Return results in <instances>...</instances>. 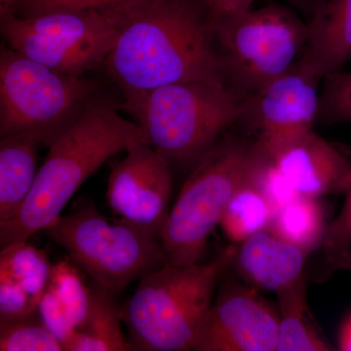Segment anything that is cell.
Instances as JSON below:
<instances>
[{"label":"cell","instance_id":"1","mask_svg":"<svg viewBox=\"0 0 351 351\" xmlns=\"http://www.w3.org/2000/svg\"><path fill=\"white\" fill-rule=\"evenodd\" d=\"M104 66L130 101L171 83L225 80L204 0H126Z\"/></svg>","mask_w":351,"mask_h":351},{"label":"cell","instance_id":"2","mask_svg":"<svg viewBox=\"0 0 351 351\" xmlns=\"http://www.w3.org/2000/svg\"><path fill=\"white\" fill-rule=\"evenodd\" d=\"M144 142L149 141L143 129L123 119L112 101L97 95L77 121L50 145L19 212L0 223L1 248L27 241L53 225L78 189L104 163Z\"/></svg>","mask_w":351,"mask_h":351},{"label":"cell","instance_id":"3","mask_svg":"<svg viewBox=\"0 0 351 351\" xmlns=\"http://www.w3.org/2000/svg\"><path fill=\"white\" fill-rule=\"evenodd\" d=\"M245 99L225 80H202L157 87L123 108L171 166L193 168L239 124Z\"/></svg>","mask_w":351,"mask_h":351},{"label":"cell","instance_id":"4","mask_svg":"<svg viewBox=\"0 0 351 351\" xmlns=\"http://www.w3.org/2000/svg\"><path fill=\"white\" fill-rule=\"evenodd\" d=\"M237 250V245H230L210 262L166 263L142 277L122 307L133 350H193L213 304L217 283Z\"/></svg>","mask_w":351,"mask_h":351},{"label":"cell","instance_id":"5","mask_svg":"<svg viewBox=\"0 0 351 351\" xmlns=\"http://www.w3.org/2000/svg\"><path fill=\"white\" fill-rule=\"evenodd\" d=\"M260 154L256 141L225 135L193 168L170 208L160 241L168 265L198 263L228 203Z\"/></svg>","mask_w":351,"mask_h":351},{"label":"cell","instance_id":"6","mask_svg":"<svg viewBox=\"0 0 351 351\" xmlns=\"http://www.w3.org/2000/svg\"><path fill=\"white\" fill-rule=\"evenodd\" d=\"M97 96L93 82L32 61L9 46L0 51V136L27 134L49 147Z\"/></svg>","mask_w":351,"mask_h":351},{"label":"cell","instance_id":"7","mask_svg":"<svg viewBox=\"0 0 351 351\" xmlns=\"http://www.w3.org/2000/svg\"><path fill=\"white\" fill-rule=\"evenodd\" d=\"M45 232L113 295L167 263L160 239L121 219L110 221L91 203L62 215Z\"/></svg>","mask_w":351,"mask_h":351},{"label":"cell","instance_id":"8","mask_svg":"<svg viewBox=\"0 0 351 351\" xmlns=\"http://www.w3.org/2000/svg\"><path fill=\"white\" fill-rule=\"evenodd\" d=\"M226 82L245 97L282 75L301 58L308 22L271 4L214 27Z\"/></svg>","mask_w":351,"mask_h":351},{"label":"cell","instance_id":"9","mask_svg":"<svg viewBox=\"0 0 351 351\" xmlns=\"http://www.w3.org/2000/svg\"><path fill=\"white\" fill-rule=\"evenodd\" d=\"M321 80L295 63L282 75L246 97L239 124L256 136L267 154L297 140L317 123Z\"/></svg>","mask_w":351,"mask_h":351},{"label":"cell","instance_id":"10","mask_svg":"<svg viewBox=\"0 0 351 351\" xmlns=\"http://www.w3.org/2000/svg\"><path fill=\"white\" fill-rule=\"evenodd\" d=\"M172 195L170 163L147 142L133 145L110 173L107 199L119 219L160 239Z\"/></svg>","mask_w":351,"mask_h":351},{"label":"cell","instance_id":"11","mask_svg":"<svg viewBox=\"0 0 351 351\" xmlns=\"http://www.w3.org/2000/svg\"><path fill=\"white\" fill-rule=\"evenodd\" d=\"M279 313L254 291L228 289L219 294L196 337V351H274Z\"/></svg>","mask_w":351,"mask_h":351},{"label":"cell","instance_id":"12","mask_svg":"<svg viewBox=\"0 0 351 351\" xmlns=\"http://www.w3.org/2000/svg\"><path fill=\"white\" fill-rule=\"evenodd\" d=\"M267 154L301 195L343 193L350 179V154L313 131Z\"/></svg>","mask_w":351,"mask_h":351},{"label":"cell","instance_id":"13","mask_svg":"<svg viewBox=\"0 0 351 351\" xmlns=\"http://www.w3.org/2000/svg\"><path fill=\"white\" fill-rule=\"evenodd\" d=\"M0 254V322L38 313L53 265L27 241L4 247Z\"/></svg>","mask_w":351,"mask_h":351},{"label":"cell","instance_id":"14","mask_svg":"<svg viewBox=\"0 0 351 351\" xmlns=\"http://www.w3.org/2000/svg\"><path fill=\"white\" fill-rule=\"evenodd\" d=\"M0 31L7 45L32 61L64 75L82 76L103 64L112 44H75L34 34L21 27L14 12L0 13Z\"/></svg>","mask_w":351,"mask_h":351},{"label":"cell","instance_id":"15","mask_svg":"<svg viewBox=\"0 0 351 351\" xmlns=\"http://www.w3.org/2000/svg\"><path fill=\"white\" fill-rule=\"evenodd\" d=\"M307 256L265 230L237 246L232 263L254 287L277 293L304 274Z\"/></svg>","mask_w":351,"mask_h":351},{"label":"cell","instance_id":"16","mask_svg":"<svg viewBox=\"0 0 351 351\" xmlns=\"http://www.w3.org/2000/svg\"><path fill=\"white\" fill-rule=\"evenodd\" d=\"M308 27L300 66L320 80L343 71L351 60V0H327Z\"/></svg>","mask_w":351,"mask_h":351},{"label":"cell","instance_id":"17","mask_svg":"<svg viewBox=\"0 0 351 351\" xmlns=\"http://www.w3.org/2000/svg\"><path fill=\"white\" fill-rule=\"evenodd\" d=\"M90 302L91 289L83 284L77 270L68 262H60L53 265L38 313L64 346L84 322Z\"/></svg>","mask_w":351,"mask_h":351},{"label":"cell","instance_id":"18","mask_svg":"<svg viewBox=\"0 0 351 351\" xmlns=\"http://www.w3.org/2000/svg\"><path fill=\"white\" fill-rule=\"evenodd\" d=\"M38 138L27 134L0 141V223L12 219L24 205L38 176Z\"/></svg>","mask_w":351,"mask_h":351},{"label":"cell","instance_id":"19","mask_svg":"<svg viewBox=\"0 0 351 351\" xmlns=\"http://www.w3.org/2000/svg\"><path fill=\"white\" fill-rule=\"evenodd\" d=\"M304 274L276 293L279 304V332L276 350L328 351L330 345L314 319L306 298Z\"/></svg>","mask_w":351,"mask_h":351},{"label":"cell","instance_id":"20","mask_svg":"<svg viewBox=\"0 0 351 351\" xmlns=\"http://www.w3.org/2000/svg\"><path fill=\"white\" fill-rule=\"evenodd\" d=\"M114 295L95 284L86 318L66 341L64 350H133L122 332V308Z\"/></svg>","mask_w":351,"mask_h":351},{"label":"cell","instance_id":"21","mask_svg":"<svg viewBox=\"0 0 351 351\" xmlns=\"http://www.w3.org/2000/svg\"><path fill=\"white\" fill-rule=\"evenodd\" d=\"M321 198L298 195L277 210L269 232L304 251L306 255L322 247L328 223Z\"/></svg>","mask_w":351,"mask_h":351},{"label":"cell","instance_id":"22","mask_svg":"<svg viewBox=\"0 0 351 351\" xmlns=\"http://www.w3.org/2000/svg\"><path fill=\"white\" fill-rule=\"evenodd\" d=\"M276 213V208L248 178L228 203L219 226L226 239L240 244L258 232L269 230Z\"/></svg>","mask_w":351,"mask_h":351},{"label":"cell","instance_id":"23","mask_svg":"<svg viewBox=\"0 0 351 351\" xmlns=\"http://www.w3.org/2000/svg\"><path fill=\"white\" fill-rule=\"evenodd\" d=\"M1 351H62L63 343L45 326L38 313L0 322Z\"/></svg>","mask_w":351,"mask_h":351},{"label":"cell","instance_id":"24","mask_svg":"<svg viewBox=\"0 0 351 351\" xmlns=\"http://www.w3.org/2000/svg\"><path fill=\"white\" fill-rule=\"evenodd\" d=\"M341 213L328 223L322 247L325 261L332 269H351V176Z\"/></svg>","mask_w":351,"mask_h":351},{"label":"cell","instance_id":"25","mask_svg":"<svg viewBox=\"0 0 351 351\" xmlns=\"http://www.w3.org/2000/svg\"><path fill=\"white\" fill-rule=\"evenodd\" d=\"M323 82L318 123L326 126L351 123V71L332 73Z\"/></svg>","mask_w":351,"mask_h":351},{"label":"cell","instance_id":"26","mask_svg":"<svg viewBox=\"0 0 351 351\" xmlns=\"http://www.w3.org/2000/svg\"><path fill=\"white\" fill-rule=\"evenodd\" d=\"M249 180L271 203L276 211L300 195L277 167L274 159L261 147Z\"/></svg>","mask_w":351,"mask_h":351},{"label":"cell","instance_id":"27","mask_svg":"<svg viewBox=\"0 0 351 351\" xmlns=\"http://www.w3.org/2000/svg\"><path fill=\"white\" fill-rule=\"evenodd\" d=\"M126 0H18L15 14L19 17H32L59 11H83L105 9Z\"/></svg>","mask_w":351,"mask_h":351},{"label":"cell","instance_id":"28","mask_svg":"<svg viewBox=\"0 0 351 351\" xmlns=\"http://www.w3.org/2000/svg\"><path fill=\"white\" fill-rule=\"evenodd\" d=\"M255 0H204L213 29L250 11Z\"/></svg>","mask_w":351,"mask_h":351},{"label":"cell","instance_id":"29","mask_svg":"<svg viewBox=\"0 0 351 351\" xmlns=\"http://www.w3.org/2000/svg\"><path fill=\"white\" fill-rule=\"evenodd\" d=\"M286 1L295 10L301 12L308 22L327 0H286Z\"/></svg>","mask_w":351,"mask_h":351},{"label":"cell","instance_id":"30","mask_svg":"<svg viewBox=\"0 0 351 351\" xmlns=\"http://www.w3.org/2000/svg\"><path fill=\"white\" fill-rule=\"evenodd\" d=\"M337 343L339 350L351 351V311L341 322Z\"/></svg>","mask_w":351,"mask_h":351}]
</instances>
